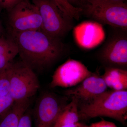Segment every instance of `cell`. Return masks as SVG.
<instances>
[{
	"mask_svg": "<svg viewBox=\"0 0 127 127\" xmlns=\"http://www.w3.org/2000/svg\"><path fill=\"white\" fill-rule=\"evenodd\" d=\"M21 60L34 72L42 71L61 57L65 46L60 39L41 30L10 32Z\"/></svg>",
	"mask_w": 127,
	"mask_h": 127,
	"instance_id": "obj_1",
	"label": "cell"
},
{
	"mask_svg": "<svg viewBox=\"0 0 127 127\" xmlns=\"http://www.w3.org/2000/svg\"><path fill=\"white\" fill-rule=\"evenodd\" d=\"M80 119L98 117L113 119L125 124L127 119V91H106L89 102L78 104Z\"/></svg>",
	"mask_w": 127,
	"mask_h": 127,
	"instance_id": "obj_2",
	"label": "cell"
},
{
	"mask_svg": "<svg viewBox=\"0 0 127 127\" xmlns=\"http://www.w3.org/2000/svg\"><path fill=\"white\" fill-rule=\"evenodd\" d=\"M9 75V94L15 101L30 99L40 87L35 73L22 61H13L6 66Z\"/></svg>",
	"mask_w": 127,
	"mask_h": 127,
	"instance_id": "obj_3",
	"label": "cell"
},
{
	"mask_svg": "<svg viewBox=\"0 0 127 127\" xmlns=\"http://www.w3.org/2000/svg\"><path fill=\"white\" fill-rule=\"evenodd\" d=\"M38 8L42 20L41 31L61 40L72 28V20L62 13L53 0H32Z\"/></svg>",
	"mask_w": 127,
	"mask_h": 127,
	"instance_id": "obj_4",
	"label": "cell"
},
{
	"mask_svg": "<svg viewBox=\"0 0 127 127\" xmlns=\"http://www.w3.org/2000/svg\"><path fill=\"white\" fill-rule=\"evenodd\" d=\"M82 14L101 24L114 28L127 29V4L85 2L82 7Z\"/></svg>",
	"mask_w": 127,
	"mask_h": 127,
	"instance_id": "obj_5",
	"label": "cell"
},
{
	"mask_svg": "<svg viewBox=\"0 0 127 127\" xmlns=\"http://www.w3.org/2000/svg\"><path fill=\"white\" fill-rule=\"evenodd\" d=\"M7 12L10 32L41 30L40 14L32 3L23 0Z\"/></svg>",
	"mask_w": 127,
	"mask_h": 127,
	"instance_id": "obj_6",
	"label": "cell"
},
{
	"mask_svg": "<svg viewBox=\"0 0 127 127\" xmlns=\"http://www.w3.org/2000/svg\"><path fill=\"white\" fill-rule=\"evenodd\" d=\"M109 36L98 53L106 67L126 69L127 66V30L117 28Z\"/></svg>",
	"mask_w": 127,
	"mask_h": 127,
	"instance_id": "obj_7",
	"label": "cell"
},
{
	"mask_svg": "<svg viewBox=\"0 0 127 127\" xmlns=\"http://www.w3.org/2000/svg\"><path fill=\"white\" fill-rule=\"evenodd\" d=\"M92 74L81 62L69 59L57 68L53 75L50 86L52 88L74 87Z\"/></svg>",
	"mask_w": 127,
	"mask_h": 127,
	"instance_id": "obj_8",
	"label": "cell"
},
{
	"mask_svg": "<svg viewBox=\"0 0 127 127\" xmlns=\"http://www.w3.org/2000/svg\"><path fill=\"white\" fill-rule=\"evenodd\" d=\"M66 105L53 94L49 92L42 94L35 106L36 127H53Z\"/></svg>",
	"mask_w": 127,
	"mask_h": 127,
	"instance_id": "obj_9",
	"label": "cell"
},
{
	"mask_svg": "<svg viewBox=\"0 0 127 127\" xmlns=\"http://www.w3.org/2000/svg\"><path fill=\"white\" fill-rule=\"evenodd\" d=\"M107 88L101 76L93 73L75 88L66 91V94L77 99L78 104H83L93 100L106 91Z\"/></svg>",
	"mask_w": 127,
	"mask_h": 127,
	"instance_id": "obj_10",
	"label": "cell"
},
{
	"mask_svg": "<svg viewBox=\"0 0 127 127\" xmlns=\"http://www.w3.org/2000/svg\"><path fill=\"white\" fill-rule=\"evenodd\" d=\"M75 40L80 46L90 49L103 41L105 33L102 26L96 21L82 22L74 28Z\"/></svg>",
	"mask_w": 127,
	"mask_h": 127,
	"instance_id": "obj_11",
	"label": "cell"
},
{
	"mask_svg": "<svg viewBox=\"0 0 127 127\" xmlns=\"http://www.w3.org/2000/svg\"><path fill=\"white\" fill-rule=\"evenodd\" d=\"M71 98V101L62 110L53 127H83L84 124L79 122L78 101L74 98Z\"/></svg>",
	"mask_w": 127,
	"mask_h": 127,
	"instance_id": "obj_12",
	"label": "cell"
},
{
	"mask_svg": "<svg viewBox=\"0 0 127 127\" xmlns=\"http://www.w3.org/2000/svg\"><path fill=\"white\" fill-rule=\"evenodd\" d=\"M30 98L16 101L11 107L2 116L0 127H17L22 115L29 108Z\"/></svg>",
	"mask_w": 127,
	"mask_h": 127,
	"instance_id": "obj_13",
	"label": "cell"
},
{
	"mask_svg": "<svg viewBox=\"0 0 127 127\" xmlns=\"http://www.w3.org/2000/svg\"><path fill=\"white\" fill-rule=\"evenodd\" d=\"M107 87L114 91L127 90V71L126 69L106 67L101 76Z\"/></svg>",
	"mask_w": 127,
	"mask_h": 127,
	"instance_id": "obj_14",
	"label": "cell"
},
{
	"mask_svg": "<svg viewBox=\"0 0 127 127\" xmlns=\"http://www.w3.org/2000/svg\"><path fill=\"white\" fill-rule=\"evenodd\" d=\"M18 54L16 43L11 36L0 37V71L14 61Z\"/></svg>",
	"mask_w": 127,
	"mask_h": 127,
	"instance_id": "obj_15",
	"label": "cell"
},
{
	"mask_svg": "<svg viewBox=\"0 0 127 127\" xmlns=\"http://www.w3.org/2000/svg\"><path fill=\"white\" fill-rule=\"evenodd\" d=\"M62 13L71 20H78L82 14V10L73 6L66 0H53Z\"/></svg>",
	"mask_w": 127,
	"mask_h": 127,
	"instance_id": "obj_16",
	"label": "cell"
},
{
	"mask_svg": "<svg viewBox=\"0 0 127 127\" xmlns=\"http://www.w3.org/2000/svg\"><path fill=\"white\" fill-rule=\"evenodd\" d=\"M9 76L6 67L0 71V96L9 93Z\"/></svg>",
	"mask_w": 127,
	"mask_h": 127,
	"instance_id": "obj_17",
	"label": "cell"
},
{
	"mask_svg": "<svg viewBox=\"0 0 127 127\" xmlns=\"http://www.w3.org/2000/svg\"><path fill=\"white\" fill-rule=\"evenodd\" d=\"M15 101L9 93L0 96V117L6 112Z\"/></svg>",
	"mask_w": 127,
	"mask_h": 127,
	"instance_id": "obj_18",
	"label": "cell"
},
{
	"mask_svg": "<svg viewBox=\"0 0 127 127\" xmlns=\"http://www.w3.org/2000/svg\"><path fill=\"white\" fill-rule=\"evenodd\" d=\"M17 127H32V119L28 109L22 115Z\"/></svg>",
	"mask_w": 127,
	"mask_h": 127,
	"instance_id": "obj_19",
	"label": "cell"
},
{
	"mask_svg": "<svg viewBox=\"0 0 127 127\" xmlns=\"http://www.w3.org/2000/svg\"><path fill=\"white\" fill-rule=\"evenodd\" d=\"M23 0H0V7L7 11Z\"/></svg>",
	"mask_w": 127,
	"mask_h": 127,
	"instance_id": "obj_20",
	"label": "cell"
},
{
	"mask_svg": "<svg viewBox=\"0 0 127 127\" xmlns=\"http://www.w3.org/2000/svg\"><path fill=\"white\" fill-rule=\"evenodd\" d=\"M106 3L116 4H127V0H86V2Z\"/></svg>",
	"mask_w": 127,
	"mask_h": 127,
	"instance_id": "obj_21",
	"label": "cell"
},
{
	"mask_svg": "<svg viewBox=\"0 0 127 127\" xmlns=\"http://www.w3.org/2000/svg\"><path fill=\"white\" fill-rule=\"evenodd\" d=\"M84 127H117L113 123L103 120L92 124L89 126L85 125Z\"/></svg>",
	"mask_w": 127,
	"mask_h": 127,
	"instance_id": "obj_22",
	"label": "cell"
},
{
	"mask_svg": "<svg viewBox=\"0 0 127 127\" xmlns=\"http://www.w3.org/2000/svg\"><path fill=\"white\" fill-rule=\"evenodd\" d=\"M73 6L81 9L86 2V0H66Z\"/></svg>",
	"mask_w": 127,
	"mask_h": 127,
	"instance_id": "obj_23",
	"label": "cell"
},
{
	"mask_svg": "<svg viewBox=\"0 0 127 127\" xmlns=\"http://www.w3.org/2000/svg\"><path fill=\"white\" fill-rule=\"evenodd\" d=\"M25 0L26 1H27V2H30V0Z\"/></svg>",
	"mask_w": 127,
	"mask_h": 127,
	"instance_id": "obj_24",
	"label": "cell"
},
{
	"mask_svg": "<svg viewBox=\"0 0 127 127\" xmlns=\"http://www.w3.org/2000/svg\"><path fill=\"white\" fill-rule=\"evenodd\" d=\"M84 126H85V125H84V126H83V127H84Z\"/></svg>",
	"mask_w": 127,
	"mask_h": 127,
	"instance_id": "obj_25",
	"label": "cell"
}]
</instances>
